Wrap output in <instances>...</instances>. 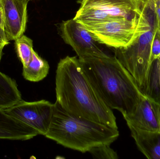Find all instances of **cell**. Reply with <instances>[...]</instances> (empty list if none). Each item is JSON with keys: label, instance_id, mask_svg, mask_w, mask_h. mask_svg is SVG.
Listing matches in <instances>:
<instances>
[{"label": "cell", "instance_id": "ac0fdd59", "mask_svg": "<svg viewBox=\"0 0 160 159\" xmlns=\"http://www.w3.org/2000/svg\"><path fill=\"white\" fill-rule=\"evenodd\" d=\"M160 54V31L159 28L155 32L151 46V61L158 58Z\"/></svg>", "mask_w": 160, "mask_h": 159}, {"label": "cell", "instance_id": "3957f363", "mask_svg": "<svg viewBox=\"0 0 160 159\" xmlns=\"http://www.w3.org/2000/svg\"><path fill=\"white\" fill-rule=\"evenodd\" d=\"M119 135L118 129L76 116L56 102L45 137L67 148L84 153L94 147L111 145Z\"/></svg>", "mask_w": 160, "mask_h": 159}, {"label": "cell", "instance_id": "44dd1931", "mask_svg": "<svg viewBox=\"0 0 160 159\" xmlns=\"http://www.w3.org/2000/svg\"><path fill=\"white\" fill-rule=\"evenodd\" d=\"M3 0H0V27L3 30L4 23L3 16Z\"/></svg>", "mask_w": 160, "mask_h": 159}, {"label": "cell", "instance_id": "30bf717a", "mask_svg": "<svg viewBox=\"0 0 160 159\" xmlns=\"http://www.w3.org/2000/svg\"><path fill=\"white\" fill-rule=\"evenodd\" d=\"M124 118L128 126L148 131H160V104L144 95L134 113Z\"/></svg>", "mask_w": 160, "mask_h": 159}, {"label": "cell", "instance_id": "7c38bea8", "mask_svg": "<svg viewBox=\"0 0 160 159\" xmlns=\"http://www.w3.org/2000/svg\"><path fill=\"white\" fill-rule=\"evenodd\" d=\"M128 127L140 152L147 158L160 159V131L142 130L130 125Z\"/></svg>", "mask_w": 160, "mask_h": 159}, {"label": "cell", "instance_id": "52a82bcc", "mask_svg": "<svg viewBox=\"0 0 160 159\" xmlns=\"http://www.w3.org/2000/svg\"><path fill=\"white\" fill-rule=\"evenodd\" d=\"M60 35L65 43L71 46L79 59L91 57H106L100 43L82 23L75 19L63 21Z\"/></svg>", "mask_w": 160, "mask_h": 159}, {"label": "cell", "instance_id": "7402d4cb", "mask_svg": "<svg viewBox=\"0 0 160 159\" xmlns=\"http://www.w3.org/2000/svg\"><path fill=\"white\" fill-rule=\"evenodd\" d=\"M4 47L0 46V62H1V58H2V51Z\"/></svg>", "mask_w": 160, "mask_h": 159}, {"label": "cell", "instance_id": "7a4b0ae2", "mask_svg": "<svg viewBox=\"0 0 160 159\" xmlns=\"http://www.w3.org/2000/svg\"><path fill=\"white\" fill-rule=\"evenodd\" d=\"M84 71L105 103L123 117L131 115L144 94L115 56L79 59Z\"/></svg>", "mask_w": 160, "mask_h": 159}, {"label": "cell", "instance_id": "ba28073f", "mask_svg": "<svg viewBox=\"0 0 160 159\" xmlns=\"http://www.w3.org/2000/svg\"><path fill=\"white\" fill-rule=\"evenodd\" d=\"M53 108V104L46 100L26 102L22 100L4 110L8 115L34 129L39 135L45 136L50 125Z\"/></svg>", "mask_w": 160, "mask_h": 159}, {"label": "cell", "instance_id": "cb8c5ba5", "mask_svg": "<svg viewBox=\"0 0 160 159\" xmlns=\"http://www.w3.org/2000/svg\"><path fill=\"white\" fill-rule=\"evenodd\" d=\"M27 1H28V2H29V1H35V0H27Z\"/></svg>", "mask_w": 160, "mask_h": 159}, {"label": "cell", "instance_id": "5bb4252c", "mask_svg": "<svg viewBox=\"0 0 160 159\" xmlns=\"http://www.w3.org/2000/svg\"><path fill=\"white\" fill-rule=\"evenodd\" d=\"M49 68L48 62L34 51L31 62L27 66H23L22 75L28 81L39 82L47 76Z\"/></svg>", "mask_w": 160, "mask_h": 159}, {"label": "cell", "instance_id": "277c9868", "mask_svg": "<svg viewBox=\"0 0 160 159\" xmlns=\"http://www.w3.org/2000/svg\"><path fill=\"white\" fill-rule=\"evenodd\" d=\"M158 28L154 2L151 6L149 24L129 45L114 49L115 55L132 75L142 93L146 87L151 61L153 36Z\"/></svg>", "mask_w": 160, "mask_h": 159}, {"label": "cell", "instance_id": "4fadbf2b", "mask_svg": "<svg viewBox=\"0 0 160 159\" xmlns=\"http://www.w3.org/2000/svg\"><path fill=\"white\" fill-rule=\"evenodd\" d=\"M22 100L16 81L0 72V108H9Z\"/></svg>", "mask_w": 160, "mask_h": 159}, {"label": "cell", "instance_id": "2e32d148", "mask_svg": "<svg viewBox=\"0 0 160 159\" xmlns=\"http://www.w3.org/2000/svg\"><path fill=\"white\" fill-rule=\"evenodd\" d=\"M15 48L18 58L23 66L28 65L32 59L33 49V41L26 35H22L15 40Z\"/></svg>", "mask_w": 160, "mask_h": 159}, {"label": "cell", "instance_id": "9a60e30c", "mask_svg": "<svg viewBox=\"0 0 160 159\" xmlns=\"http://www.w3.org/2000/svg\"><path fill=\"white\" fill-rule=\"evenodd\" d=\"M143 94L160 104V61L158 58L150 66Z\"/></svg>", "mask_w": 160, "mask_h": 159}, {"label": "cell", "instance_id": "6da1fadb", "mask_svg": "<svg viewBox=\"0 0 160 159\" xmlns=\"http://www.w3.org/2000/svg\"><path fill=\"white\" fill-rule=\"evenodd\" d=\"M55 85L56 102L67 112L118 129L112 109L105 103L77 57L67 56L60 60Z\"/></svg>", "mask_w": 160, "mask_h": 159}, {"label": "cell", "instance_id": "603a6c76", "mask_svg": "<svg viewBox=\"0 0 160 159\" xmlns=\"http://www.w3.org/2000/svg\"><path fill=\"white\" fill-rule=\"evenodd\" d=\"M158 59L160 61V54L159 55L158 57Z\"/></svg>", "mask_w": 160, "mask_h": 159}, {"label": "cell", "instance_id": "8992f818", "mask_svg": "<svg viewBox=\"0 0 160 159\" xmlns=\"http://www.w3.org/2000/svg\"><path fill=\"white\" fill-rule=\"evenodd\" d=\"M144 2V0H80L74 18L84 26L118 18L137 19Z\"/></svg>", "mask_w": 160, "mask_h": 159}, {"label": "cell", "instance_id": "8fae6325", "mask_svg": "<svg viewBox=\"0 0 160 159\" xmlns=\"http://www.w3.org/2000/svg\"><path fill=\"white\" fill-rule=\"evenodd\" d=\"M38 135L34 129L0 108V139L26 141Z\"/></svg>", "mask_w": 160, "mask_h": 159}, {"label": "cell", "instance_id": "ffe728a7", "mask_svg": "<svg viewBox=\"0 0 160 159\" xmlns=\"http://www.w3.org/2000/svg\"><path fill=\"white\" fill-rule=\"evenodd\" d=\"M155 9L158 21V28L160 31V0H154Z\"/></svg>", "mask_w": 160, "mask_h": 159}, {"label": "cell", "instance_id": "d6986e66", "mask_svg": "<svg viewBox=\"0 0 160 159\" xmlns=\"http://www.w3.org/2000/svg\"><path fill=\"white\" fill-rule=\"evenodd\" d=\"M9 44V41L7 39L3 30L0 27V46L5 47Z\"/></svg>", "mask_w": 160, "mask_h": 159}, {"label": "cell", "instance_id": "9c48e42d", "mask_svg": "<svg viewBox=\"0 0 160 159\" xmlns=\"http://www.w3.org/2000/svg\"><path fill=\"white\" fill-rule=\"evenodd\" d=\"M27 0H3V30L7 39L15 41L23 35L26 28Z\"/></svg>", "mask_w": 160, "mask_h": 159}, {"label": "cell", "instance_id": "e0dca14e", "mask_svg": "<svg viewBox=\"0 0 160 159\" xmlns=\"http://www.w3.org/2000/svg\"><path fill=\"white\" fill-rule=\"evenodd\" d=\"M93 157L100 159H117L116 152L110 147V145H101L94 147L88 151Z\"/></svg>", "mask_w": 160, "mask_h": 159}, {"label": "cell", "instance_id": "5b68a950", "mask_svg": "<svg viewBox=\"0 0 160 159\" xmlns=\"http://www.w3.org/2000/svg\"><path fill=\"white\" fill-rule=\"evenodd\" d=\"M150 7L144 4L140 17L130 20L118 18L84 26L101 44L114 49L130 44L149 24Z\"/></svg>", "mask_w": 160, "mask_h": 159}]
</instances>
